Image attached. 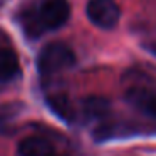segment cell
<instances>
[{
	"instance_id": "6da1fadb",
	"label": "cell",
	"mask_w": 156,
	"mask_h": 156,
	"mask_svg": "<svg viewBox=\"0 0 156 156\" xmlns=\"http://www.w3.org/2000/svg\"><path fill=\"white\" fill-rule=\"evenodd\" d=\"M76 64V55L69 45L62 42H51L41 51L37 57V69L39 74L49 77L57 72L72 67Z\"/></svg>"
},
{
	"instance_id": "7a4b0ae2",
	"label": "cell",
	"mask_w": 156,
	"mask_h": 156,
	"mask_svg": "<svg viewBox=\"0 0 156 156\" xmlns=\"http://www.w3.org/2000/svg\"><path fill=\"white\" fill-rule=\"evenodd\" d=\"M87 19L99 29L111 30L121 19V10L116 0H89L86 5Z\"/></svg>"
},
{
	"instance_id": "3957f363",
	"label": "cell",
	"mask_w": 156,
	"mask_h": 156,
	"mask_svg": "<svg viewBox=\"0 0 156 156\" xmlns=\"http://www.w3.org/2000/svg\"><path fill=\"white\" fill-rule=\"evenodd\" d=\"M71 7L67 0H44L35 12L42 30H55L69 20Z\"/></svg>"
},
{
	"instance_id": "277c9868",
	"label": "cell",
	"mask_w": 156,
	"mask_h": 156,
	"mask_svg": "<svg viewBox=\"0 0 156 156\" xmlns=\"http://www.w3.org/2000/svg\"><path fill=\"white\" fill-rule=\"evenodd\" d=\"M126 101L129 106L149 118L156 119V91L144 86H134L126 91Z\"/></svg>"
},
{
	"instance_id": "5b68a950",
	"label": "cell",
	"mask_w": 156,
	"mask_h": 156,
	"mask_svg": "<svg viewBox=\"0 0 156 156\" xmlns=\"http://www.w3.org/2000/svg\"><path fill=\"white\" fill-rule=\"evenodd\" d=\"M19 156H55V149L49 139L42 136H27L17 144Z\"/></svg>"
},
{
	"instance_id": "8992f818",
	"label": "cell",
	"mask_w": 156,
	"mask_h": 156,
	"mask_svg": "<svg viewBox=\"0 0 156 156\" xmlns=\"http://www.w3.org/2000/svg\"><path fill=\"white\" fill-rule=\"evenodd\" d=\"M82 112L87 119H102L111 112V102L102 96H89L82 101Z\"/></svg>"
},
{
	"instance_id": "52a82bcc",
	"label": "cell",
	"mask_w": 156,
	"mask_h": 156,
	"mask_svg": "<svg viewBox=\"0 0 156 156\" xmlns=\"http://www.w3.org/2000/svg\"><path fill=\"white\" fill-rule=\"evenodd\" d=\"M20 64L19 57L12 49L0 47V82H7L17 76Z\"/></svg>"
},
{
	"instance_id": "ba28073f",
	"label": "cell",
	"mask_w": 156,
	"mask_h": 156,
	"mask_svg": "<svg viewBox=\"0 0 156 156\" xmlns=\"http://www.w3.org/2000/svg\"><path fill=\"white\" fill-rule=\"evenodd\" d=\"M47 104L61 119H64V121H67V122H74L76 111L72 109V104H71V101H69V98L66 94L49 96V98H47Z\"/></svg>"
},
{
	"instance_id": "9c48e42d",
	"label": "cell",
	"mask_w": 156,
	"mask_h": 156,
	"mask_svg": "<svg viewBox=\"0 0 156 156\" xmlns=\"http://www.w3.org/2000/svg\"><path fill=\"white\" fill-rule=\"evenodd\" d=\"M20 108V104L14 102V104H7V106H0V129L5 126V122L12 118V116L17 114V109Z\"/></svg>"
}]
</instances>
